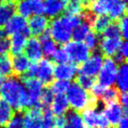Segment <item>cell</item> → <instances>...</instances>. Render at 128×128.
<instances>
[{
	"instance_id": "30",
	"label": "cell",
	"mask_w": 128,
	"mask_h": 128,
	"mask_svg": "<svg viewBox=\"0 0 128 128\" xmlns=\"http://www.w3.org/2000/svg\"><path fill=\"white\" fill-rule=\"evenodd\" d=\"M120 96V91L114 87H109L104 90L101 96V101L104 105H108L110 104L118 103Z\"/></svg>"
},
{
	"instance_id": "4",
	"label": "cell",
	"mask_w": 128,
	"mask_h": 128,
	"mask_svg": "<svg viewBox=\"0 0 128 128\" xmlns=\"http://www.w3.org/2000/svg\"><path fill=\"white\" fill-rule=\"evenodd\" d=\"M62 49L68 54L70 60H71L76 65H81L91 54V51L84 45V43L78 41H68L63 45Z\"/></svg>"
},
{
	"instance_id": "12",
	"label": "cell",
	"mask_w": 128,
	"mask_h": 128,
	"mask_svg": "<svg viewBox=\"0 0 128 128\" xmlns=\"http://www.w3.org/2000/svg\"><path fill=\"white\" fill-rule=\"evenodd\" d=\"M50 20L42 15H34L28 20V29L30 34L34 37H40L49 26Z\"/></svg>"
},
{
	"instance_id": "17",
	"label": "cell",
	"mask_w": 128,
	"mask_h": 128,
	"mask_svg": "<svg viewBox=\"0 0 128 128\" xmlns=\"http://www.w3.org/2000/svg\"><path fill=\"white\" fill-rule=\"evenodd\" d=\"M30 35V32L27 27L23 32L12 36V40H10V51H11L12 54L17 55L22 54V52L25 49L27 38Z\"/></svg>"
},
{
	"instance_id": "37",
	"label": "cell",
	"mask_w": 128,
	"mask_h": 128,
	"mask_svg": "<svg viewBox=\"0 0 128 128\" xmlns=\"http://www.w3.org/2000/svg\"><path fill=\"white\" fill-rule=\"evenodd\" d=\"M84 45L89 48L90 50H96L98 45V35L95 34L93 31H90L87 36L84 39Z\"/></svg>"
},
{
	"instance_id": "1",
	"label": "cell",
	"mask_w": 128,
	"mask_h": 128,
	"mask_svg": "<svg viewBox=\"0 0 128 128\" xmlns=\"http://www.w3.org/2000/svg\"><path fill=\"white\" fill-rule=\"evenodd\" d=\"M2 100L18 112H24L32 107V103L24 85L14 76L4 79L0 84Z\"/></svg>"
},
{
	"instance_id": "23",
	"label": "cell",
	"mask_w": 128,
	"mask_h": 128,
	"mask_svg": "<svg viewBox=\"0 0 128 128\" xmlns=\"http://www.w3.org/2000/svg\"><path fill=\"white\" fill-rule=\"evenodd\" d=\"M40 45H41V49H42V53L48 57L53 56L54 54L56 51V44L55 42L51 39L50 34L48 30H46L43 34L40 36Z\"/></svg>"
},
{
	"instance_id": "20",
	"label": "cell",
	"mask_w": 128,
	"mask_h": 128,
	"mask_svg": "<svg viewBox=\"0 0 128 128\" xmlns=\"http://www.w3.org/2000/svg\"><path fill=\"white\" fill-rule=\"evenodd\" d=\"M70 104L64 95H57L53 98L51 104V110L56 116L64 115L68 110Z\"/></svg>"
},
{
	"instance_id": "13",
	"label": "cell",
	"mask_w": 128,
	"mask_h": 128,
	"mask_svg": "<svg viewBox=\"0 0 128 128\" xmlns=\"http://www.w3.org/2000/svg\"><path fill=\"white\" fill-rule=\"evenodd\" d=\"M122 44V38H110V37H102L99 41L100 52L105 57L114 56L118 53L119 48Z\"/></svg>"
},
{
	"instance_id": "47",
	"label": "cell",
	"mask_w": 128,
	"mask_h": 128,
	"mask_svg": "<svg viewBox=\"0 0 128 128\" xmlns=\"http://www.w3.org/2000/svg\"><path fill=\"white\" fill-rule=\"evenodd\" d=\"M7 34H6V30H4V27L0 28V39H4V38H7Z\"/></svg>"
},
{
	"instance_id": "14",
	"label": "cell",
	"mask_w": 128,
	"mask_h": 128,
	"mask_svg": "<svg viewBox=\"0 0 128 128\" xmlns=\"http://www.w3.org/2000/svg\"><path fill=\"white\" fill-rule=\"evenodd\" d=\"M24 112V128H41L43 120L41 109L38 107H31Z\"/></svg>"
},
{
	"instance_id": "25",
	"label": "cell",
	"mask_w": 128,
	"mask_h": 128,
	"mask_svg": "<svg viewBox=\"0 0 128 128\" xmlns=\"http://www.w3.org/2000/svg\"><path fill=\"white\" fill-rule=\"evenodd\" d=\"M110 23H112V20L109 16L98 15V17H95L90 27H92V31L95 34L100 35V34H103V32L110 26Z\"/></svg>"
},
{
	"instance_id": "42",
	"label": "cell",
	"mask_w": 128,
	"mask_h": 128,
	"mask_svg": "<svg viewBox=\"0 0 128 128\" xmlns=\"http://www.w3.org/2000/svg\"><path fill=\"white\" fill-rule=\"evenodd\" d=\"M65 122H66V119H65V116L64 115L57 116L56 118L54 117L52 128H63Z\"/></svg>"
},
{
	"instance_id": "36",
	"label": "cell",
	"mask_w": 128,
	"mask_h": 128,
	"mask_svg": "<svg viewBox=\"0 0 128 128\" xmlns=\"http://www.w3.org/2000/svg\"><path fill=\"white\" fill-rule=\"evenodd\" d=\"M103 37H110V38H118L121 37L120 30H119L118 23L117 21L112 22L108 27L105 29L103 32Z\"/></svg>"
},
{
	"instance_id": "9",
	"label": "cell",
	"mask_w": 128,
	"mask_h": 128,
	"mask_svg": "<svg viewBox=\"0 0 128 128\" xmlns=\"http://www.w3.org/2000/svg\"><path fill=\"white\" fill-rule=\"evenodd\" d=\"M16 10L25 18L32 15H40L44 13V3L41 0H18Z\"/></svg>"
},
{
	"instance_id": "10",
	"label": "cell",
	"mask_w": 128,
	"mask_h": 128,
	"mask_svg": "<svg viewBox=\"0 0 128 128\" xmlns=\"http://www.w3.org/2000/svg\"><path fill=\"white\" fill-rule=\"evenodd\" d=\"M20 80L24 84L26 90H27V95L32 103V107H38L40 96L41 95L44 86L35 77L20 76Z\"/></svg>"
},
{
	"instance_id": "39",
	"label": "cell",
	"mask_w": 128,
	"mask_h": 128,
	"mask_svg": "<svg viewBox=\"0 0 128 128\" xmlns=\"http://www.w3.org/2000/svg\"><path fill=\"white\" fill-rule=\"evenodd\" d=\"M52 57L54 58V60L58 64L67 63V62H68V60H70V58H68V54L64 52L63 49L56 50Z\"/></svg>"
},
{
	"instance_id": "7",
	"label": "cell",
	"mask_w": 128,
	"mask_h": 128,
	"mask_svg": "<svg viewBox=\"0 0 128 128\" xmlns=\"http://www.w3.org/2000/svg\"><path fill=\"white\" fill-rule=\"evenodd\" d=\"M54 62L48 59H41L35 64L34 77L37 78L44 87H48L54 79Z\"/></svg>"
},
{
	"instance_id": "28",
	"label": "cell",
	"mask_w": 128,
	"mask_h": 128,
	"mask_svg": "<svg viewBox=\"0 0 128 128\" xmlns=\"http://www.w3.org/2000/svg\"><path fill=\"white\" fill-rule=\"evenodd\" d=\"M110 20H118L126 15V4L122 0H117L108 12Z\"/></svg>"
},
{
	"instance_id": "27",
	"label": "cell",
	"mask_w": 128,
	"mask_h": 128,
	"mask_svg": "<svg viewBox=\"0 0 128 128\" xmlns=\"http://www.w3.org/2000/svg\"><path fill=\"white\" fill-rule=\"evenodd\" d=\"M16 12V4H0V28L4 27Z\"/></svg>"
},
{
	"instance_id": "31",
	"label": "cell",
	"mask_w": 128,
	"mask_h": 128,
	"mask_svg": "<svg viewBox=\"0 0 128 128\" xmlns=\"http://www.w3.org/2000/svg\"><path fill=\"white\" fill-rule=\"evenodd\" d=\"M90 31V25L87 22H82L76 27H75L71 34V37L73 38L74 41H78V42H82L84 40L85 37L87 34Z\"/></svg>"
},
{
	"instance_id": "41",
	"label": "cell",
	"mask_w": 128,
	"mask_h": 128,
	"mask_svg": "<svg viewBox=\"0 0 128 128\" xmlns=\"http://www.w3.org/2000/svg\"><path fill=\"white\" fill-rule=\"evenodd\" d=\"M10 51V40L8 38L0 39V55L7 54Z\"/></svg>"
},
{
	"instance_id": "45",
	"label": "cell",
	"mask_w": 128,
	"mask_h": 128,
	"mask_svg": "<svg viewBox=\"0 0 128 128\" xmlns=\"http://www.w3.org/2000/svg\"><path fill=\"white\" fill-rule=\"evenodd\" d=\"M117 127L118 128H128V120H127V116L124 115L122 117V118L120 119V121L118 124Z\"/></svg>"
},
{
	"instance_id": "43",
	"label": "cell",
	"mask_w": 128,
	"mask_h": 128,
	"mask_svg": "<svg viewBox=\"0 0 128 128\" xmlns=\"http://www.w3.org/2000/svg\"><path fill=\"white\" fill-rule=\"evenodd\" d=\"M119 101L121 103V106L124 109L127 110V104H128V96L126 92H120V96H119Z\"/></svg>"
},
{
	"instance_id": "16",
	"label": "cell",
	"mask_w": 128,
	"mask_h": 128,
	"mask_svg": "<svg viewBox=\"0 0 128 128\" xmlns=\"http://www.w3.org/2000/svg\"><path fill=\"white\" fill-rule=\"evenodd\" d=\"M24 51L26 53L25 55L27 57L28 60H32V63L40 62L42 59L43 53L42 49H41L40 42L35 37L27 40Z\"/></svg>"
},
{
	"instance_id": "49",
	"label": "cell",
	"mask_w": 128,
	"mask_h": 128,
	"mask_svg": "<svg viewBox=\"0 0 128 128\" xmlns=\"http://www.w3.org/2000/svg\"><path fill=\"white\" fill-rule=\"evenodd\" d=\"M4 79H6V78H4L3 76H0V84H1V82H2L4 80Z\"/></svg>"
},
{
	"instance_id": "48",
	"label": "cell",
	"mask_w": 128,
	"mask_h": 128,
	"mask_svg": "<svg viewBox=\"0 0 128 128\" xmlns=\"http://www.w3.org/2000/svg\"><path fill=\"white\" fill-rule=\"evenodd\" d=\"M82 1L84 3V4H86V6H87V9H88V6H89V4H90V0H82Z\"/></svg>"
},
{
	"instance_id": "34",
	"label": "cell",
	"mask_w": 128,
	"mask_h": 128,
	"mask_svg": "<svg viewBox=\"0 0 128 128\" xmlns=\"http://www.w3.org/2000/svg\"><path fill=\"white\" fill-rule=\"evenodd\" d=\"M54 98V94L48 87H45L43 89L41 95L40 96L39 104H38V108L40 109H45V108H49L51 105L52 101Z\"/></svg>"
},
{
	"instance_id": "38",
	"label": "cell",
	"mask_w": 128,
	"mask_h": 128,
	"mask_svg": "<svg viewBox=\"0 0 128 128\" xmlns=\"http://www.w3.org/2000/svg\"><path fill=\"white\" fill-rule=\"evenodd\" d=\"M6 128H24L23 116L21 114H16L12 117V118L9 121Z\"/></svg>"
},
{
	"instance_id": "32",
	"label": "cell",
	"mask_w": 128,
	"mask_h": 128,
	"mask_svg": "<svg viewBox=\"0 0 128 128\" xmlns=\"http://www.w3.org/2000/svg\"><path fill=\"white\" fill-rule=\"evenodd\" d=\"M0 76L4 77L13 76L12 59L9 54L0 55Z\"/></svg>"
},
{
	"instance_id": "50",
	"label": "cell",
	"mask_w": 128,
	"mask_h": 128,
	"mask_svg": "<svg viewBox=\"0 0 128 128\" xmlns=\"http://www.w3.org/2000/svg\"><path fill=\"white\" fill-rule=\"evenodd\" d=\"M62 2H64V3H65V4H66V3L68 2V0H62Z\"/></svg>"
},
{
	"instance_id": "15",
	"label": "cell",
	"mask_w": 128,
	"mask_h": 128,
	"mask_svg": "<svg viewBox=\"0 0 128 128\" xmlns=\"http://www.w3.org/2000/svg\"><path fill=\"white\" fill-rule=\"evenodd\" d=\"M77 66L75 63L57 64L54 68V76L57 80L70 81L74 79L77 72Z\"/></svg>"
},
{
	"instance_id": "2",
	"label": "cell",
	"mask_w": 128,
	"mask_h": 128,
	"mask_svg": "<svg viewBox=\"0 0 128 128\" xmlns=\"http://www.w3.org/2000/svg\"><path fill=\"white\" fill-rule=\"evenodd\" d=\"M82 16L64 14L59 18H54L49 24V34L55 43L66 44L71 38L72 29L82 23Z\"/></svg>"
},
{
	"instance_id": "46",
	"label": "cell",
	"mask_w": 128,
	"mask_h": 128,
	"mask_svg": "<svg viewBox=\"0 0 128 128\" xmlns=\"http://www.w3.org/2000/svg\"><path fill=\"white\" fill-rule=\"evenodd\" d=\"M18 0H0L1 4H16Z\"/></svg>"
},
{
	"instance_id": "18",
	"label": "cell",
	"mask_w": 128,
	"mask_h": 128,
	"mask_svg": "<svg viewBox=\"0 0 128 128\" xmlns=\"http://www.w3.org/2000/svg\"><path fill=\"white\" fill-rule=\"evenodd\" d=\"M7 35H14L23 32L27 28V22L25 18L20 16V14H14L9 21L6 23V27H4Z\"/></svg>"
},
{
	"instance_id": "44",
	"label": "cell",
	"mask_w": 128,
	"mask_h": 128,
	"mask_svg": "<svg viewBox=\"0 0 128 128\" xmlns=\"http://www.w3.org/2000/svg\"><path fill=\"white\" fill-rule=\"evenodd\" d=\"M118 52L119 54H120L121 55H122L123 57H124V59L127 58V54H128V45H127V42L126 41H124V42H123L122 44H121L120 48H119L118 49Z\"/></svg>"
},
{
	"instance_id": "19",
	"label": "cell",
	"mask_w": 128,
	"mask_h": 128,
	"mask_svg": "<svg viewBox=\"0 0 128 128\" xmlns=\"http://www.w3.org/2000/svg\"><path fill=\"white\" fill-rule=\"evenodd\" d=\"M30 62L27 57L23 54L13 55L12 59V67L13 76L20 77L26 72Z\"/></svg>"
},
{
	"instance_id": "26",
	"label": "cell",
	"mask_w": 128,
	"mask_h": 128,
	"mask_svg": "<svg viewBox=\"0 0 128 128\" xmlns=\"http://www.w3.org/2000/svg\"><path fill=\"white\" fill-rule=\"evenodd\" d=\"M15 115L12 107L3 100H0V127H6Z\"/></svg>"
},
{
	"instance_id": "33",
	"label": "cell",
	"mask_w": 128,
	"mask_h": 128,
	"mask_svg": "<svg viewBox=\"0 0 128 128\" xmlns=\"http://www.w3.org/2000/svg\"><path fill=\"white\" fill-rule=\"evenodd\" d=\"M70 84L68 81H63V80H56L53 81L51 82L48 88L50 90L52 91L54 95H63L64 93H66L68 90V87H70Z\"/></svg>"
},
{
	"instance_id": "29",
	"label": "cell",
	"mask_w": 128,
	"mask_h": 128,
	"mask_svg": "<svg viewBox=\"0 0 128 128\" xmlns=\"http://www.w3.org/2000/svg\"><path fill=\"white\" fill-rule=\"evenodd\" d=\"M66 122L63 128H84V124L81 115L77 112L71 110L65 117Z\"/></svg>"
},
{
	"instance_id": "6",
	"label": "cell",
	"mask_w": 128,
	"mask_h": 128,
	"mask_svg": "<svg viewBox=\"0 0 128 128\" xmlns=\"http://www.w3.org/2000/svg\"><path fill=\"white\" fill-rule=\"evenodd\" d=\"M82 118L84 126L87 128H112L103 112L98 109V106L84 110Z\"/></svg>"
},
{
	"instance_id": "8",
	"label": "cell",
	"mask_w": 128,
	"mask_h": 128,
	"mask_svg": "<svg viewBox=\"0 0 128 128\" xmlns=\"http://www.w3.org/2000/svg\"><path fill=\"white\" fill-rule=\"evenodd\" d=\"M103 54L98 52H95L84 62L79 67V74L85 75L88 76L96 77L98 75L103 65Z\"/></svg>"
},
{
	"instance_id": "24",
	"label": "cell",
	"mask_w": 128,
	"mask_h": 128,
	"mask_svg": "<svg viewBox=\"0 0 128 128\" xmlns=\"http://www.w3.org/2000/svg\"><path fill=\"white\" fill-rule=\"evenodd\" d=\"M85 10H87V6L82 0H68L64 8L65 14L75 16L82 15Z\"/></svg>"
},
{
	"instance_id": "22",
	"label": "cell",
	"mask_w": 128,
	"mask_h": 128,
	"mask_svg": "<svg viewBox=\"0 0 128 128\" xmlns=\"http://www.w3.org/2000/svg\"><path fill=\"white\" fill-rule=\"evenodd\" d=\"M115 82H117V89L120 92H126L128 86V68L126 62L120 64L119 68H118Z\"/></svg>"
},
{
	"instance_id": "5",
	"label": "cell",
	"mask_w": 128,
	"mask_h": 128,
	"mask_svg": "<svg viewBox=\"0 0 128 128\" xmlns=\"http://www.w3.org/2000/svg\"><path fill=\"white\" fill-rule=\"evenodd\" d=\"M118 64L110 57H105L98 73V84L104 88L112 87L116 82Z\"/></svg>"
},
{
	"instance_id": "21",
	"label": "cell",
	"mask_w": 128,
	"mask_h": 128,
	"mask_svg": "<svg viewBox=\"0 0 128 128\" xmlns=\"http://www.w3.org/2000/svg\"><path fill=\"white\" fill-rule=\"evenodd\" d=\"M65 8V3L62 0H46L44 3V13L49 18L60 15Z\"/></svg>"
},
{
	"instance_id": "11",
	"label": "cell",
	"mask_w": 128,
	"mask_h": 128,
	"mask_svg": "<svg viewBox=\"0 0 128 128\" xmlns=\"http://www.w3.org/2000/svg\"><path fill=\"white\" fill-rule=\"evenodd\" d=\"M103 113L104 115L105 118L108 120L112 127H117L118 124L124 115L127 114V110L124 109L120 104L118 103L110 104L108 105H105L104 109L103 110Z\"/></svg>"
},
{
	"instance_id": "35",
	"label": "cell",
	"mask_w": 128,
	"mask_h": 128,
	"mask_svg": "<svg viewBox=\"0 0 128 128\" xmlns=\"http://www.w3.org/2000/svg\"><path fill=\"white\" fill-rule=\"evenodd\" d=\"M75 82H76L82 89L87 90H90V88L94 85L95 82H96V79H95V77L79 74V76H77L76 78Z\"/></svg>"
},
{
	"instance_id": "3",
	"label": "cell",
	"mask_w": 128,
	"mask_h": 128,
	"mask_svg": "<svg viewBox=\"0 0 128 128\" xmlns=\"http://www.w3.org/2000/svg\"><path fill=\"white\" fill-rule=\"evenodd\" d=\"M66 93L68 104L75 112H84L88 108L98 106V99L94 98L86 90L82 89L76 82L70 84Z\"/></svg>"
},
{
	"instance_id": "40",
	"label": "cell",
	"mask_w": 128,
	"mask_h": 128,
	"mask_svg": "<svg viewBox=\"0 0 128 128\" xmlns=\"http://www.w3.org/2000/svg\"><path fill=\"white\" fill-rule=\"evenodd\" d=\"M118 26L119 30H120V34L123 36L124 39H127L128 37V21L127 18H126V15H124V17L118 20Z\"/></svg>"
}]
</instances>
